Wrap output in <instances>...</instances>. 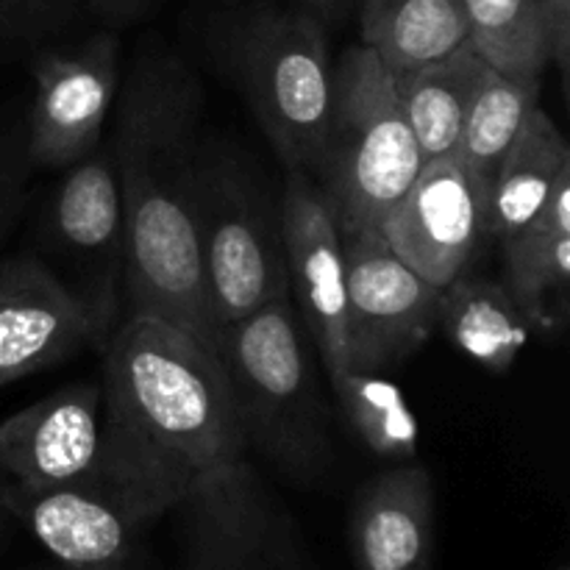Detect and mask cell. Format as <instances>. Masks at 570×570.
<instances>
[{
	"instance_id": "28",
	"label": "cell",
	"mask_w": 570,
	"mask_h": 570,
	"mask_svg": "<svg viewBox=\"0 0 570 570\" xmlns=\"http://www.w3.org/2000/svg\"><path fill=\"white\" fill-rule=\"evenodd\" d=\"M92 6L95 14H100L104 20L111 22H128V20H137L139 14L154 6V0H87Z\"/></svg>"
},
{
	"instance_id": "5",
	"label": "cell",
	"mask_w": 570,
	"mask_h": 570,
	"mask_svg": "<svg viewBox=\"0 0 570 570\" xmlns=\"http://www.w3.org/2000/svg\"><path fill=\"white\" fill-rule=\"evenodd\" d=\"M195 237L217 337L228 323L289 295L278 195L234 150H200Z\"/></svg>"
},
{
	"instance_id": "27",
	"label": "cell",
	"mask_w": 570,
	"mask_h": 570,
	"mask_svg": "<svg viewBox=\"0 0 570 570\" xmlns=\"http://www.w3.org/2000/svg\"><path fill=\"white\" fill-rule=\"evenodd\" d=\"M543 20L551 33V65L568 76V59H570V0H538Z\"/></svg>"
},
{
	"instance_id": "30",
	"label": "cell",
	"mask_w": 570,
	"mask_h": 570,
	"mask_svg": "<svg viewBox=\"0 0 570 570\" xmlns=\"http://www.w3.org/2000/svg\"><path fill=\"white\" fill-rule=\"evenodd\" d=\"M65 570H142L137 562H128V566H117V568H65Z\"/></svg>"
},
{
	"instance_id": "4",
	"label": "cell",
	"mask_w": 570,
	"mask_h": 570,
	"mask_svg": "<svg viewBox=\"0 0 570 570\" xmlns=\"http://www.w3.org/2000/svg\"><path fill=\"white\" fill-rule=\"evenodd\" d=\"M423 161L395 78L371 48H351L334 70L332 115L312 176L340 232H379Z\"/></svg>"
},
{
	"instance_id": "9",
	"label": "cell",
	"mask_w": 570,
	"mask_h": 570,
	"mask_svg": "<svg viewBox=\"0 0 570 570\" xmlns=\"http://www.w3.org/2000/svg\"><path fill=\"white\" fill-rule=\"evenodd\" d=\"M31 76L28 154L37 167L65 170L104 145L120 89V42L98 33L70 48H45Z\"/></svg>"
},
{
	"instance_id": "8",
	"label": "cell",
	"mask_w": 570,
	"mask_h": 570,
	"mask_svg": "<svg viewBox=\"0 0 570 570\" xmlns=\"http://www.w3.org/2000/svg\"><path fill=\"white\" fill-rule=\"evenodd\" d=\"M345 367L384 373L438 328L440 289L399 259L379 232L343 234Z\"/></svg>"
},
{
	"instance_id": "10",
	"label": "cell",
	"mask_w": 570,
	"mask_h": 570,
	"mask_svg": "<svg viewBox=\"0 0 570 570\" xmlns=\"http://www.w3.org/2000/svg\"><path fill=\"white\" fill-rule=\"evenodd\" d=\"M488 198V189L454 154L438 156L423 161L379 234L404 265L440 289L471 271L490 237Z\"/></svg>"
},
{
	"instance_id": "32",
	"label": "cell",
	"mask_w": 570,
	"mask_h": 570,
	"mask_svg": "<svg viewBox=\"0 0 570 570\" xmlns=\"http://www.w3.org/2000/svg\"><path fill=\"white\" fill-rule=\"evenodd\" d=\"M557 570H568V566H560V568H557Z\"/></svg>"
},
{
	"instance_id": "7",
	"label": "cell",
	"mask_w": 570,
	"mask_h": 570,
	"mask_svg": "<svg viewBox=\"0 0 570 570\" xmlns=\"http://www.w3.org/2000/svg\"><path fill=\"white\" fill-rule=\"evenodd\" d=\"M39 215L33 254L87 312L95 348H104L126 301V226L109 145L59 170Z\"/></svg>"
},
{
	"instance_id": "12",
	"label": "cell",
	"mask_w": 570,
	"mask_h": 570,
	"mask_svg": "<svg viewBox=\"0 0 570 570\" xmlns=\"http://www.w3.org/2000/svg\"><path fill=\"white\" fill-rule=\"evenodd\" d=\"M289 298L321 351L326 376L345 367V245L315 178L287 170L282 195Z\"/></svg>"
},
{
	"instance_id": "6",
	"label": "cell",
	"mask_w": 570,
	"mask_h": 570,
	"mask_svg": "<svg viewBox=\"0 0 570 570\" xmlns=\"http://www.w3.org/2000/svg\"><path fill=\"white\" fill-rule=\"evenodd\" d=\"M239 83L287 170L315 176L332 115L326 31L309 11H259L234 42Z\"/></svg>"
},
{
	"instance_id": "11",
	"label": "cell",
	"mask_w": 570,
	"mask_h": 570,
	"mask_svg": "<svg viewBox=\"0 0 570 570\" xmlns=\"http://www.w3.org/2000/svg\"><path fill=\"white\" fill-rule=\"evenodd\" d=\"M9 515L26 523L45 551L65 568H117L134 562L139 540L159 512L100 476L48 490L3 484Z\"/></svg>"
},
{
	"instance_id": "31",
	"label": "cell",
	"mask_w": 570,
	"mask_h": 570,
	"mask_svg": "<svg viewBox=\"0 0 570 570\" xmlns=\"http://www.w3.org/2000/svg\"><path fill=\"white\" fill-rule=\"evenodd\" d=\"M9 515V507H6V499H3V484H0V518Z\"/></svg>"
},
{
	"instance_id": "17",
	"label": "cell",
	"mask_w": 570,
	"mask_h": 570,
	"mask_svg": "<svg viewBox=\"0 0 570 570\" xmlns=\"http://www.w3.org/2000/svg\"><path fill=\"white\" fill-rule=\"evenodd\" d=\"M438 328L460 354L493 376H507L532 337L527 315L504 282L471 271L440 287Z\"/></svg>"
},
{
	"instance_id": "3",
	"label": "cell",
	"mask_w": 570,
	"mask_h": 570,
	"mask_svg": "<svg viewBox=\"0 0 570 570\" xmlns=\"http://www.w3.org/2000/svg\"><path fill=\"white\" fill-rule=\"evenodd\" d=\"M215 354L232 387L245 449L259 451L293 482H317L332 465V434L293 298L284 295L228 323Z\"/></svg>"
},
{
	"instance_id": "24",
	"label": "cell",
	"mask_w": 570,
	"mask_h": 570,
	"mask_svg": "<svg viewBox=\"0 0 570 570\" xmlns=\"http://www.w3.org/2000/svg\"><path fill=\"white\" fill-rule=\"evenodd\" d=\"M33 173L37 165L28 154L26 120L0 122V243L31 200Z\"/></svg>"
},
{
	"instance_id": "21",
	"label": "cell",
	"mask_w": 570,
	"mask_h": 570,
	"mask_svg": "<svg viewBox=\"0 0 570 570\" xmlns=\"http://www.w3.org/2000/svg\"><path fill=\"white\" fill-rule=\"evenodd\" d=\"M540 106V78H507L499 72H484L476 95L471 100L454 156L468 173L490 193V181L523 122Z\"/></svg>"
},
{
	"instance_id": "15",
	"label": "cell",
	"mask_w": 570,
	"mask_h": 570,
	"mask_svg": "<svg viewBox=\"0 0 570 570\" xmlns=\"http://www.w3.org/2000/svg\"><path fill=\"white\" fill-rule=\"evenodd\" d=\"M348 543L356 570H432L434 484L426 468L404 462L360 490Z\"/></svg>"
},
{
	"instance_id": "16",
	"label": "cell",
	"mask_w": 570,
	"mask_h": 570,
	"mask_svg": "<svg viewBox=\"0 0 570 570\" xmlns=\"http://www.w3.org/2000/svg\"><path fill=\"white\" fill-rule=\"evenodd\" d=\"M501 254L504 284L532 332H562L570 287V173L529 226L501 239Z\"/></svg>"
},
{
	"instance_id": "18",
	"label": "cell",
	"mask_w": 570,
	"mask_h": 570,
	"mask_svg": "<svg viewBox=\"0 0 570 570\" xmlns=\"http://www.w3.org/2000/svg\"><path fill=\"white\" fill-rule=\"evenodd\" d=\"M570 173V148L557 122L534 109L515 142L501 156L490 181V237L507 239L534 220L549 204L557 184Z\"/></svg>"
},
{
	"instance_id": "13",
	"label": "cell",
	"mask_w": 570,
	"mask_h": 570,
	"mask_svg": "<svg viewBox=\"0 0 570 570\" xmlns=\"http://www.w3.org/2000/svg\"><path fill=\"white\" fill-rule=\"evenodd\" d=\"M95 345L76 295L33 250L0 259V387Z\"/></svg>"
},
{
	"instance_id": "26",
	"label": "cell",
	"mask_w": 570,
	"mask_h": 570,
	"mask_svg": "<svg viewBox=\"0 0 570 570\" xmlns=\"http://www.w3.org/2000/svg\"><path fill=\"white\" fill-rule=\"evenodd\" d=\"M223 570H304V557H301L293 523L287 521L265 540L245 549Z\"/></svg>"
},
{
	"instance_id": "22",
	"label": "cell",
	"mask_w": 570,
	"mask_h": 570,
	"mask_svg": "<svg viewBox=\"0 0 570 570\" xmlns=\"http://www.w3.org/2000/svg\"><path fill=\"white\" fill-rule=\"evenodd\" d=\"M468 42L484 65L507 78H543L551 33L538 0H462Z\"/></svg>"
},
{
	"instance_id": "19",
	"label": "cell",
	"mask_w": 570,
	"mask_h": 570,
	"mask_svg": "<svg viewBox=\"0 0 570 570\" xmlns=\"http://www.w3.org/2000/svg\"><path fill=\"white\" fill-rule=\"evenodd\" d=\"M362 45L404 76L468 42L462 0H360Z\"/></svg>"
},
{
	"instance_id": "23",
	"label": "cell",
	"mask_w": 570,
	"mask_h": 570,
	"mask_svg": "<svg viewBox=\"0 0 570 570\" xmlns=\"http://www.w3.org/2000/svg\"><path fill=\"white\" fill-rule=\"evenodd\" d=\"M345 421L356 438L387 462H415L421 449L417 415L401 387L376 371H343L328 376Z\"/></svg>"
},
{
	"instance_id": "1",
	"label": "cell",
	"mask_w": 570,
	"mask_h": 570,
	"mask_svg": "<svg viewBox=\"0 0 570 570\" xmlns=\"http://www.w3.org/2000/svg\"><path fill=\"white\" fill-rule=\"evenodd\" d=\"M200 81L170 53L142 56L117 89L106 145L126 226L122 317H154L217 348L195 237Z\"/></svg>"
},
{
	"instance_id": "25",
	"label": "cell",
	"mask_w": 570,
	"mask_h": 570,
	"mask_svg": "<svg viewBox=\"0 0 570 570\" xmlns=\"http://www.w3.org/2000/svg\"><path fill=\"white\" fill-rule=\"evenodd\" d=\"M78 0H0V53L39 42L70 22Z\"/></svg>"
},
{
	"instance_id": "29",
	"label": "cell",
	"mask_w": 570,
	"mask_h": 570,
	"mask_svg": "<svg viewBox=\"0 0 570 570\" xmlns=\"http://www.w3.org/2000/svg\"><path fill=\"white\" fill-rule=\"evenodd\" d=\"M298 3L309 6V9H317V11H328V9H334V6L343 3V0H298Z\"/></svg>"
},
{
	"instance_id": "14",
	"label": "cell",
	"mask_w": 570,
	"mask_h": 570,
	"mask_svg": "<svg viewBox=\"0 0 570 570\" xmlns=\"http://www.w3.org/2000/svg\"><path fill=\"white\" fill-rule=\"evenodd\" d=\"M104 440L100 384H67L0 421V473L17 490L92 476Z\"/></svg>"
},
{
	"instance_id": "2",
	"label": "cell",
	"mask_w": 570,
	"mask_h": 570,
	"mask_svg": "<svg viewBox=\"0 0 570 570\" xmlns=\"http://www.w3.org/2000/svg\"><path fill=\"white\" fill-rule=\"evenodd\" d=\"M100 351L104 440L95 476L165 515L245 460L232 387L209 345L154 317H122Z\"/></svg>"
},
{
	"instance_id": "20",
	"label": "cell",
	"mask_w": 570,
	"mask_h": 570,
	"mask_svg": "<svg viewBox=\"0 0 570 570\" xmlns=\"http://www.w3.org/2000/svg\"><path fill=\"white\" fill-rule=\"evenodd\" d=\"M488 70L482 56L465 42L443 59L393 76L401 109L415 131L423 159L454 154L462 122Z\"/></svg>"
}]
</instances>
